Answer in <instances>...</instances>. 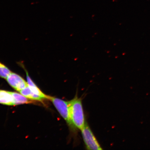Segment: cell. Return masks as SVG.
<instances>
[{
    "instance_id": "obj_1",
    "label": "cell",
    "mask_w": 150,
    "mask_h": 150,
    "mask_svg": "<svg viewBox=\"0 0 150 150\" xmlns=\"http://www.w3.org/2000/svg\"><path fill=\"white\" fill-rule=\"evenodd\" d=\"M69 102L71 121L76 129L81 130L86 122L82 99L76 95L74 99Z\"/></svg>"
},
{
    "instance_id": "obj_2",
    "label": "cell",
    "mask_w": 150,
    "mask_h": 150,
    "mask_svg": "<svg viewBox=\"0 0 150 150\" xmlns=\"http://www.w3.org/2000/svg\"><path fill=\"white\" fill-rule=\"evenodd\" d=\"M48 99L51 101L62 117L66 122L70 131L76 132V129L71 120L69 101L50 96Z\"/></svg>"
},
{
    "instance_id": "obj_3",
    "label": "cell",
    "mask_w": 150,
    "mask_h": 150,
    "mask_svg": "<svg viewBox=\"0 0 150 150\" xmlns=\"http://www.w3.org/2000/svg\"><path fill=\"white\" fill-rule=\"evenodd\" d=\"M81 131L87 149H103L87 122Z\"/></svg>"
},
{
    "instance_id": "obj_4",
    "label": "cell",
    "mask_w": 150,
    "mask_h": 150,
    "mask_svg": "<svg viewBox=\"0 0 150 150\" xmlns=\"http://www.w3.org/2000/svg\"><path fill=\"white\" fill-rule=\"evenodd\" d=\"M11 87L20 92L28 86V83L21 76L14 72H11L6 79Z\"/></svg>"
},
{
    "instance_id": "obj_5",
    "label": "cell",
    "mask_w": 150,
    "mask_h": 150,
    "mask_svg": "<svg viewBox=\"0 0 150 150\" xmlns=\"http://www.w3.org/2000/svg\"><path fill=\"white\" fill-rule=\"evenodd\" d=\"M18 64L22 67V68L25 71L26 74V76H27V82L28 83V87L32 91H33L34 93L35 94L38 95L39 96L43 98L47 99H48L49 96L45 95L43 93L42 91H40V89L33 82L30 77L29 76V74L27 72V70L25 68L23 64L22 63L19 62Z\"/></svg>"
},
{
    "instance_id": "obj_6",
    "label": "cell",
    "mask_w": 150,
    "mask_h": 150,
    "mask_svg": "<svg viewBox=\"0 0 150 150\" xmlns=\"http://www.w3.org/2000/svg\"><path fill=\"white\" fill-rule=\"evenodd\" d=\"M0 104L6 105H15L11 92L0 90Z\"/></svg>"
},
{
    "instance_id": "obj_7",
    "label": "cell",
    "mask_w": 150,
    "mask_h": 150,
    "mask_svg": "<svg viewBox=\"0 0 150 150\" xmlns=\"http://www.w3.org/2000/svg\"><path fill=\"white\" fill-rule=\"evenodd\" d=\"M19 92L24 96L31 100L42 101L43 99H44L42 97L34 93L30 89L28 86L27 87L21 91Z\"/></svg>"
},
{
    "instance_id": "obj_8",
    "label": "cell",
    "mask_w": 150,
    "mask_h": 150,
    "mask_svg": "<svg viewBox=\"0 0 150 150\" xmlns=\"http://www.w3.org/2000/svg\"><path fill=\"white\" fill-rule=\"evenodd\" d=\"M11 93L13 97L15 105L30 102L29 99H28L27 97L24 96L21 94H20L19 93L12 92H11Z\"/></svg>"
},
{
    "instance_id": "obj_9",
    "label": "cell",
    "mask_w": 150,
    "mask_h": 150,
    "mask_svg": "<svg viewBox=\"0 0 150 150\" xmlns=\"http://www.w3.org/2000/svg\"><path fill=\"white\" fill-rule=\"evenodd\" d=\"M11 71L6 65L0 62V78L6 79Z\"/></svg>"
}]
</instances>
